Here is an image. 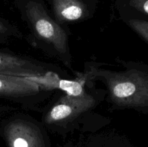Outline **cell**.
Masks as SVG:
<instances>
[{
  "label": "cell",
  "mask_w": 148,
  "mask_h": 147,
  "mask_svg": "<svg viewBox=\"0 0 148 147\" xmlns=\"http://www.w3.org/2000/svg\"><path fill=\"white\" fill-rule=\"evenodd\" d=\"M79 144H72V143H69V144H66L65 146H64L63 147H80V146H79Z\"/></svg>",
  "instance_id": "8fae6325"
},
{
  "label": "cell",
  "mask_w": 148,
  "mask_h": 147,
  "mask_svg": "<svg viewBox=\"0 0 148 147\" xmlns=\"http://www.w3.org/2000/svg\"><path fill=\"white\" fill-rule=\"evenodd\" d=\"M125 22L148 43V21L137 18H128Z\"/></svg>",
  "instance_id": "ba28073f"
},
{
  "label": "cell",
  "mask_w": 148,
  "mask_h": 147,
  "mask_svg": "<svg viewBox=\"0 0 148 147\" xmlns=\"http://www.w3.org/2000/svg\"><path fill=\"white\" fill-rule=\"evenodd\" d=\"M53 92L28 77L0 74V97L16 101L28 109L40 110V104Z\"/></svg>",
  "instance_id": "5b68a950"
},
{
  "label": "cell",
  "mask_w": 148,
  "mask_h": 147,
  "mask_svg": "<svg viewBox=\"0 0 148 147\" xmlns=\"http://www.w3.org/2000/svg\"><path fill=\"white\" fill-rule=\"evenodd\" d=\"M104 91V90H103ZM97 90L93 86L81 95H62L48 105L42 115L41 122L52 132L66 133L80 123H86V118L104 99L106 92Z\"/></svg>",
  "instance_id": "3957f363"
},
{
  "label": "cell",
  "mask_w": 148,
  "mask_h": 147,
  "mask_svg": "<svg viewBox=\"0 0 148 147\" xmlns=\"http://www.w3.org/2000/svg\"><path fill=\"white\" fill-rule=\"evenodd\" d=\"M128 7L148 15V0H126Z\"/></svg>",
  "instance_id": "30bf717a"
},
{
  "label": "cell",
  "mask_w": 148,
  "mask_h": 147,
  "mask_svg": "<svg viewBox=\"0 0 148 147\" xmlns=\"http://www.w3.org/2000/svg\"><path fill=\"white\" fill-rule=\"evenodd\" d=\"M10 108H10V107H7V106H0V112H4V111L9 110H10Z\"/></svg>",
  "instance_id": "7c38bea8"
},
{
  "label": "cell",
  "mask_w": 148,
  "mask_h": 147,
  "mask_svg": "<svg viewBox=\"0 0 148 147\" xmlns=\"http://www.w3.org/2000/svg\"><path fill=\"white\" fill-rule=\"evenodd\" d=\"M55 72L68 76L59 67L40 61L0 52V74L22 77H40Z\"/></svg>",
  "instance_id": "8992f818"
},
{
  "label": "cell",
  "mask_w": 148,
  "mask_h": 147,
  "mask_svg": "<svg viewBox=\"0 0 148 147\" xmlns=\"http://www.w3.org/2000/svg\"><path fill=\"white\" fill-rule=\"evenodd\" d=\"M10 36L21 37V33L18 29L7 22L0 20V37H7Z\"/></svg>",
  "instance_id": "9c48e42d"
},
{
  "label": "cell",
  "mask_w": 148,
  "mask_h": 147,
  "mask_svg": "<svg viewBox=\"0 0 148 147\" xmlns=\"http://www.w3.org/2000/svg\"><path fill=\"white\" fill-rule=\"evenodd\" d=\"M50 5L51 16L66 27L69 23L88 20L93 15L98 0H43Z\"/></svg>",
  "instance_id": "52a82bcc"
},
{
  "label": "cell",
  "mask_w": 148,
  "mask_h": 147,
  "mask_svg": "<svg viewBox=\"0 0 148 147\" xmlns=\"http://www.w3.org/2000/svg\"><path fill=\"white\" fill-rule=\"evenodd\" d=\"M3 133L8 147H50L46 127L30 115L20 114L12 118Z\"/></svg>",
  "instance_id": "277c9868"
},
{
  "label": "cell",
  "mask_w": 148,
  "mask_h": 147,
  "mask_svg": "<svg viewBox=\"0 0 148 147\" xmlns=\"http://www.w3.org/2000/svg\"><path fill=\"white\" fill-rule=\"evenodd\" d=\"M18 8L30 32V43L72 69L69 31L51 16L43 0H20Z\"/></svg>",
  "instance_id": "7a4b0ae2"
},
{
  "label": "cell",
  "mask_w": 148,
  "mask_h": 147,
  "mask_svg": "<svg viewBox=\"0 0 148 147\" xmlns=\"http://www.w3.org/2000/svg\"><path fill=\"white\" fill-rule=\"evenodd\" d=\"M119 63L121 69L113 70L103 67L105 63L88 62L83 72L88 82L103 83L111 109L148 112V66L122 60Z\"/></svg>",
  "instance_id": "6da1fadb"
}]
</instances>
